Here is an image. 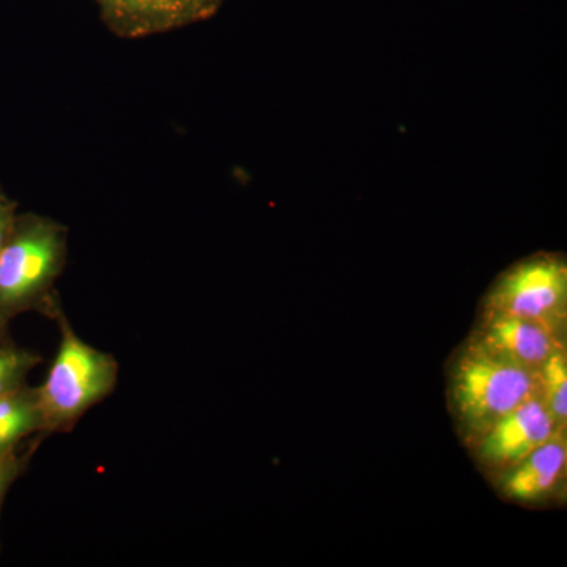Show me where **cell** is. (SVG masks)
<instances>
[{"instance_id": "cell-1", "label": "cell", "mask_w": 567, "mask_h": 567, "mask_svg": "<svg viewBox=\"0 0 567 567\" xmlns=\"http://www.w3.org/2000/svg\"><path fill=\"white\" fill-rule=\"evenodd\" d=\"M447 390L458 435L472 446L503 416L539 395V371L492 352L470 336L451 361Z\"/></svg>"}, {"instance_id": "cell-2", "label": "cell", "mask_w": 567, "mask_h": 567, "mask_svg": "<svg viewBox=\"0 0 567 567\" xmlns=\"http://www.w3.org/2000/svg\"><path fill=\"white\" fill-rule=\"evenodd\" d=\"M66 227L48 216L18 213L0 249V320L24 312L50 317L58 306L54 284L66 262Z\"/></svg>"}, {"instance_id": "cell-3", "label": "cell", "mask_w": 567, "mask_h": 567, "mask_svg": "<svg viewBox=\"0 0 567 567\" xmlns=\"http://www.w3.org/2000/svg\"><path fill=\"white\" fill-rule=\"evenodd\" d=\"M61 328V342L47 379L37 386L44 435L70 432L82 416L114 393L118 363L76 334L61 306L50 315Z\"/></svg>"}, {"instance_id": "cell-4", "label": "cell", "mask_w": 567, "mask_h": 567, "mask_svg": "<svg viewBox=\"0 0 567 567\" xmlns=\"http://www.w3.org/2000/svg\"><path fill=\"white\" fill-rule=\"evenodd\" d=\"M480 315L518 317L566 327L565 254L536 252L511 265L484 295Z\"/></svg>"}, {"instance_id": "cell-5", "label": "cell", "mask_w": 567, "mask_h": 567, "mask_svg": "<svg viewBox=\"0 0 567 567\" xmlns=\"http://www.w3.org/2000/svg\"><path fill=\"white\" fill-rule=\"evenodd\" d=\"M561 431L539 395L503 416L472 446L477 465L494 477L524 461L536 447Z\"/></svg>"}, {"instance_id": "cell-6", "label": "cell", "mask_w": 567, "mask_h": 567, "mask_svg": "<svg viewBox=\"0 0 567 567\" xmlns=\"http://www.w3.org/2000/svg\"><path fill=\"white\" fill-rule=\"evenodd\" d=\"M102 20L121 39L137 40L210 20L223 0H96Z\"/></svg>"}, {"instance_id": "cell-7", "label": "cell", "mask_w": 567, "mask_h": 567, "mask_svg": "<svg viewBox=\"0 0 567 567\" xmlns=\"http://www.w3.org/2000/svg\"><path fill=\"white\" fill-rule=\"evenodd\" d=\"M470 336L492 352L535 371H539L551 354L567 349L566 327L518 317L480 315Z\"/></svg>"}, {"instance_id": "cell-8", "label": "cell", "mask_w": 567, "mask_h": 567, "mask_svg": "<svg viewBox=\"0 0 567 567\" xmlns=\"http://www.w3.org/2000/svg\"><path fill=\"white\" fill-rule=\"evenodd\" d=\"M567 432H558L529 456L494 477L506 499L520 505H537L554 498L566 480Z\"/></svg>"}, {"instance_id": "cell-9", "label": "cell", "mask_w": 567, "mask_h": 567, "mask_svg": "<svg viewBox=\"0 0 567 567\" xmlns=\"http://www.w3.org/2000/svg\"><path fill=\"white\" fill-rule=\"evenodd\" d=\"M32 435H44L37 386L0 394V454L14 453Z\"/></svg>"}, {"instance_id": "cell-10", "label": "cell", "mask_w": 567, "mask_h": 567, "mask_svg": "<svg viewBox=\"0 0 567 567\" xmlns=\"http://www.w3.org/2000/svg\"><path fill=\"white\" fill-rule=\"evenodd\" d=\"M540 393L561 431L567 429V349L558 350L540 365Z\"/></svg>"}, {"instance_id": "cell-11", "label": "cell", "mask_w": 567, "mask_h": 567, "mask_svg": "<svg viewBox=\"0 0 567 567\" xmlns=\"http://www.w3.org/2000/svg\"><path fill=\"white\" fill-rule=\"evenodd\" d=\"M40 361V354L21 349L7 336H0V394L28 385V377Z\"/></svg>"}, {"instance_id": "cell-12", "label": "cell", "mask_w": 567, "mask_h": 567, "mask_svg": "<svg viewBox=\"0 0 567 567\" xmlns=\"http://www.w3.org/2000/svg\"><path fill=\"white\" fill-rule=\"evenodd\" d=\"M28 465V456H20L18 451L9 454H0V516L6 496L14 481L22 475Z\"/></svg>"}, {"instance_id": "cell-13", "label": "cell", "mask_w": 567, "mask_h": 567, "mask_svg": "<svg viewBox=\"0 0 567 567\" xmlns=\"http://www.w3.org/2000/svg\"><path fill=\"white\" fill-rule=\"evenodd\" d=\"M18 207L6 194H0V249L9 240L14 221H17Z\"/></svg>"}, {"instance_id": "cell-14", "label": "cell", "mask_w": 567, "mask_h": 567, "mask_svg": "<svg viewBox=\"0 0 567 567\" xmlns=\"http://www.w3.org/2000/svg\"><path fill=\"white\" fill-rule=\"evenodd\" d=\"M7 322H3V320H0V336H7Z\"/></svg>"}, {"instance_id": "cell-15", "label": "cell", "mask_w": 567, "mask_h": 567, "mask_svg": "<svg viewBox=\"0 0 567 567\" xmlns=\"http://www.w3.org/2000/svg\"><path fill=\"white\" fill-rule=\"evenodd\" d=\"M0 194H3V193H2V188H0Z\"/></svg>"}]
</instances>
